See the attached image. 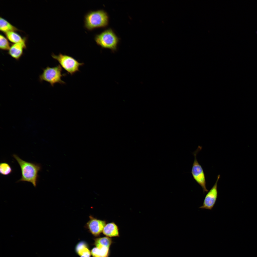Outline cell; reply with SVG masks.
I'll list each match as a JSON object with an SVG mask.
<instances>
[{"instance_id": "5", "label": "cell", "mask_w": 257, "mask_h": 257, "mask_svg": "<svg viewBox=\"0 0 257 257\" xmlns=\"http://www.w3.org/2000/svg\"><path fill=\"white\" fill-rule=\"evenodd\" d=\"M51 56L59 62L62 68L71 75L77 72L80 71L79 67L84 64L83 63L79 62L71 56L60 53L58 55L52 53Z\"/></svg>"}, {"instance_id": "8", "label": "cell", "mask_w": 257, "mask_h": 257, "mask_svg": "<svg viewBox=\"0 0 257 257\" xmlns=\"http://www.w3.org/2000/svg\"><path fill=\"white\" fill-rule=\"evenodd\" d=\"M90 219L87 223L86 227L90 232L94 236H99L102 232L106 225L105 221L98 219L91 216H89Z\"/></svg>"}, {"instance_id": "1", "label": "cell", "mask_w": 257, "mask_h": 257, "mask_svg": "<svg viewBox=\"0 0 257 257\" xmlns=\"http://www.w3.org/2000/svg\"><path fill=\"white\" fill-rule=\"evenodd\" d=\"M13 156L17 161L21 170V177L17 182H30L36 187L38 178V173L41 169L40 165L24 160L16 154H13Z\"/></svg>"}, {"instance_id": "14", "label": "cell", "mask_w": 257, "mask_h": 257, "mask_svg": "<svg viewBox=\"0 0 257 257\" xmlns=\"http://www.w3.org/2000/svg\"><path fill=\"white\" fill-rule=\"evenodd\" d=\"M112 243V239L108 237L96 238L94 240V244L96 247L102 246L110 248Z\"/></svg>"}, {"instance_id": "6", "label": "cell", "mask_w": 257, "mask_h": 257, "mask_svg": "<svg viewBox=\"0 0 257 257\" xmlns=\"http://www.w3.org/2000/svg\"><path fill=\"white\" fill-rule=\"evenodd\" d=\"M202 147L199 146L197 149L193 154L194 157L191 170V173L193 177L197 183L202 187L204 194L208 190L206 186V182L205 174L203 169L198 162L197 159V155L198 152L202 149Z\"/></svg>"}, {"instance_id": "12", "label": "cell", "mask_w": 257, "mask_h": 257, "mask_svg": "<svg viewBox=\"0 0 257 257\" xmlns=\"http://www.w3.org/2000/svg\"><path fill=\"white\" fill-rule=\"evenodd\" d=\"M0 30L5 34L10 31H21L6 20L0 17Z\"/></svg>"}, {"instance_id": "9", "label": "cell", "mask_w": 257, "mask_h": 257, "mask_svg": "<svg viewBox=\"0 0 257 257\" xmlns=\"http://www.w3.org/2000/svg\"><path fill=\"white\" fill-rule=\"evenodd\" d=\"M26 38L25 37L22 42L13 44L8 50V54L16 60H18L23 55L24 50L26 48Z\"/></svg>"}, {"instance_id": "18", "label": "cell", "mask_w": 257, "mask_h": 257, "mask_svg": "<svg viewBox=\"0 0 257 257\" xmlns=\"http://www.w3.org/2000/svg\"><path fill=\"white\" fill-rule=\"evenodd\" d=\"M85 247H88L87 243L84 241L79 242L76 245L75 247V251L77 253L80 250Z\"/></svg>"}, {"instance_id": "15", "label": "cell", "mask_w": 257, "mask_h": 257, "mask_svg": "<svg viewBox=\"0 0 257 257\" xmlns=\"http://www.w3.org/2000/svg\"><path fill=\"white\" fill-rule=\"evenodd\" d=\"M12 171L11 167L7 163L3 162L0 163V173L1 175H8L12 173Z\"/></svg>"}, {"instance_id": "4", "label": "cell", "mask_w": 257, "mask_h": 257, "mask_svg": "<svg viewBox=\"0 0 257 257\" xmlns=\"http://www.w3.org/2000/svg\"><path fill=\"white\" fill-rule=\"evenodd\" d=\"M62 68L59 64L53 67L48 66L43 69V73L39 76V80L40 82L45 81L49 83L52 87L57 83L65 84L61 78L66 74L62 73Z\"/></svg>"}, {"instance_id": "16", "label": "cell", "mask_w": 257, "mask_h": 257, "mask_svg": "<svg viewBox=\"0 0 257 257\" xmlns=\"http://www.w3.org/2000/svg\"><path fill=\"white\" fill-rule=\"evenodd\" d=\"M10 47V44L7 38L3 35H0V48L3 50H9Z\"/></svg>"}, {"instance_id": "2", "label": "cell", "mask_w": 257, "mask_h": 257, "mask_svg": "<svg viewBox=\"0 0 257 257\" xmlns=\"http://www.w3.org/2000/svg\"><path fill=\"white\" fill-rule=\"evenodd\" d=\"M109 17L107 12L103 10L91 11L84 16V28L89 31L105 28L109 24Z\"/></svg>"}, {"instance_id": "11", "label": "cell", "mask_w": 257, "mask_h": 257, "mask_svg": "<svg viewBox=\"0 0 257 257\" xmlns=\"http://www.w3.org/2000/svg\"><path fill=\"white\" fill-rule=\"evenodd\" d=\"M109 248L106 247L99 246L93 248L91 253L93 257H109Z\"/></svg>"}, {"instance_id": "10", "label": "cell", "mask_w": 257, "mask_h": 257, "mask_svg": "<svg viewBox=\"0 0 257 257\" xmlns=\"http://www.w3.org/2000/svg\"><path fill=\"white\" fill-rule=\"evenodd\" d=\"M102 232L104 235L109 237L119 236L118 226L114 222L109 223L106 224Z\"/></svg>"}, {"instance_id": "13", "label": "cell", "mask_w": 257, "mask_h": 257, "mask_svg": "<svg viewBox=\"0 0 257 257\" xmlns=\"http://www.w3.org/2000/svg\"><path fill=\"white\" fill-rule=\"evenodd\" d=\"M6 38L14 44L21 42L24 40L21 36L15 31H10L5 33Z\"/></svg>"}, {"instance_id": "17", "label": "cell", "mask_w": 257, "mask_h": 257, "mask_svg": "<svg viewBox=\"0 0 257 257\" xmlns=\"http://www.w3.org/2000/svg\"><path fill=\"white\" fill-rule=\"evenodd\" d=\"M88 247H85L82 248L79 250L77 253L80 257H90L91 252Z\"/></svg>"}, {"instance_id": "7", "label": "cell", "mask_w": 257, "mask_h": 257, "mask_svg": "<svg viewBox=\"0 0 257 257\" xmlns=\"http://www.w3.org/2000/svg\"><path fill=\"white\" fill-rule=\"evenodd\" d=\"M220 177V175H218L215 183L208 192L202 205L199 207V208L211 210L214 207L218 197L217 183Z\"/></svg>"}, {"instance_id": "3", "label": "cell", "mask_w": 257, "mask_h": 257, "mask_svg": "<svg viewBox=\"0 0 257 257\" xmlns=\"http://www.w3.org/2000/svg\"><path fill=\"white\" fill-rule=\"evenodd\" d=\"M94 39L97 44L102 48L109 49L113 52L117 50L119 41V38L111 28L96 35Z\"/></svg>"}]
</instances>
